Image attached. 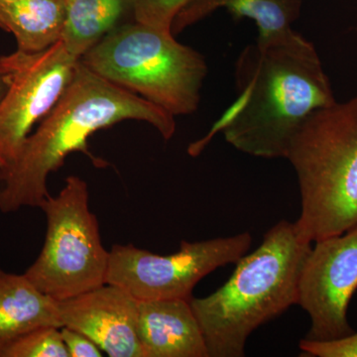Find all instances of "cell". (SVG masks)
Returning a JSON list of instances; mask_svg holds the SVG:
<instances>
[{"mask_svg": "<svg viewBox=\"0 0 357 357\" xmlns=\"http://www.w3.org/2000/svg\"><path fill=\"white\" fill-rule=\"evenodd\" d=\"M252 243L248 232L203 241H181L177 252L155 255L133 244L109 250L107 284L119 286L138 301L185 299L206 275L236 264Z\"/></svg>", "mask_w": 357, "mask_h": 357, "instance_id": "obj_7", "label": "cell"}, {"mask_svg": "<svg viewBox=\"0 0 357 357\" xmlns=\"http://www.w3.org/2000/svg\"><path fill=\"white\" fill-rule=\"evenodd\" d=\"M14 68H15V53L8 56H0V102L10 86Z\"/></svg>", "mask_w": 357, "mask_h": 357, "instance_id": "obj_20", "label": "cell"}, {"mask_svg": "<svg viewBox=\"0 0 357 357\" xmlns=\"http://www.w3.org/2000/svg\"><path fill=\"white\" fill-rule=\"evenodd\" d=\"M0 357H69L61 328L44 326L0 349Z\"/></svg>", "mask_w": 357, "mask_h": 357, "instance_id": "obj_16", "label": "cell"}, {"mask_svg": "<svg viewBox=\"0 0 357 357\" xmlns=\"http://www.w3.org/2000/svg\"><path fill=\"white\" fill-rule=\"evenodd\" d=\"M66 17L61 41L81 59L112 30L132 16L133 0H65Z\"/></svg>", "mask_w": 357, "mask_h": 357, "instance_id": "obj_15", "label": "cell"}, {"mask_svg": "<svg viewBox=\"0 0 357 357\" xmlns=\"http://www.w3.org/2000/svg\"><path fill=\"white\" fill-rule=\"evenodd\" d=\"M81 62L175 117L198 109L208 75V65L199 52L178 43L171 31L135 20L112 30Z\"/></svg>", "mask_w": 357, "mask_h": 357, "instance_id": "obj_5", "label": "cell"}, {"mask_svg": "<svg viewBox=\"0 0 357 357\" xmlns=\"http://www.w3.org/2000/svg\"><path fill=\"white\" fill-rule=\"evenodd\" d=\"M61 335L69 352V357L103 356L102 349L84 333L63 326L61 328Z\"/></svg>", "mask_w": 357, "mask_h": 357, "instance_id": "obj_19", "label": "cell"}, {"mask_svg": "<svg viewBox=\"0 0 357 357\" xmlns=\"http://www.w3.org/2000/svg\"><path fill=\"white\" fill-rule=\"evenodd\" d=\"M234 77L236 100L206 136L190 144L191 156H199L222 133L243 153L286 159L305 121L337 102L316 47L293 28L245 47Z\"/></svg>", "mask_w": 357, "mask_h": 357, "instance_id": "obj_1", "label": "cell"}, {"mask_svg": "<svg viewBox=\"0 0 357 357\" xmlns=\"http://www.w3.org/2000/svg\"><path fill=\"white\" fill-rule=\"evenodd\" d=\"M190 300L138 302L137 333L143 357H208Z\"/></svg>", "mask_w": 357, "mask_h": 357, "instance_id": "obj_11", "label": "cell"}, {"mask_svg": "<svg viewBox=\"0 0 357 357\" xmlns=\"http://www.w3.org/2000/svg\"><path fill=\"white\" fill-rule=\"evenodd\" d=\"M297 174L301 215L295 222L312 243L357 225V96L314 112L289 147Z\"/></svg>", "mask_w": 357, "mask_h": 357, "instance_id": "obj_4", "label": "cell"}, {"mask_svg": "<svg viewBox=\"0 0 357 357\" xmlns=\"http://www.w3.org/2000/svg\"><path fill=\"white\" fill-rule=\"evenodd\" d=\"M301 351L317 357H357V332L337 340L316 342L303 338Z\"/></svg>", "mask_w": 357, "mask_h": 357, "instance_id": "obj_18", "label": "cell"}, {"mask_svg": "<svg viewBox=\"0 0 357 357\" xmlns=\"http://www.w3.org/2000/svg\"><path fill=\"white\" fill-rule=\"evenodd\" d=\"M14 53L13 79L0 102V168L13 163L35 126L56 107L81 60L62 41L36 54Z\"/></svg>", "mask_w": 357, "mask_h": 357, "instance_id": "obj_8", "label": "cell"}, {"mask_svg": "<svg viewBox=\"0 0 357 357\" xmlns=\"http://www.w3.org/2000/svg\"><path fill=\"white\" fill-rule=\"evenodd\" d=\"M304 0H189L172 23L174 36L196 24L211 14L227 9L236 18L255 21L258 38L287 31L299 20Z\"/></svg>", "mask_w": 357, "mask_h": 357, "instance_id": "obj_13", "label": "cell"}, {"mask_svg": "<svg viewBox=\"0 0 357 357\" xmlns=\"http://www.w3.org/2000/svg\"><path fill=\"white\" fill-rule=\"evenodd\" d=\"M303 267L299 305L311 319L307 340H337L354 333L347 309L357 290V225L314 243Z\"/></svg>", "mask_w": 357, "mask_h": 357, "instance_id": "obj_9", "label": "cell"}, {"mask_svg": "<svg viewBox=\"0 0 357 357\" xmlns=\"http://www.w3.org/2000/svg\"><path fill=\"white\" fill-rule=\"evenodd\" d=\"M65 17V0H0V29L13 33L21 53H39L61 41Z\"/></svg>", "mask_w": 357, "mask_h": 357, "instance_id": "obj_14", "label": "cell"}, {"mask_svg": "<svg viewBox=\"0 0 357 357\" xmlns=\"http://www.w3.org/2000/svg\"><path fill=\"white\" fill-rule=\"evenodd\" d=\"M124 121L149 123L165 140L176 132L175 116L140 96L110 83L79 60L76 75L50 114L28 136L17 157L0 168V211L40 208L49 196L47 181L75 152L93 165H109L89 150V138Z\"/></svg>", "mask_w": 357, "mask_h": 357, "instance_id": "obj_2", "label": "cell"}, {"mask_svg": "<svg viewBox=\"0 0 357 357\" xmlns=\"http://www.w3.org/2000/svg\"><path fill=\"white\" fill-rule=\"evenodd\" d=\"M44 326L61 328L57 301L25 274L0 269V349Z\"/></svg>", "mask_w": 357, "mask_h": 357, "instance_id": "obj_12", "label": "cell"}, {"mask_svg": "<svg viewBox=\"0 0 357 357\" xmlns=\"http://www.w3.org/2000/svg\"><path fill=\"white\" fill-rule=\"evenodd\" d=\"M40 208L46 215V236L38 257L26 270L27 278L56 301L107 284L109 251L89 208L86 181L69 176L57 196L49 195Z\"/></svg>", "mask_w": 357, "mask_h": 357, "instance_id": "obj_6", "label": "cell"}, {"mask_svg": "<svg viewBox=\"0 0 357 357\" xmlns=\"http://www.w3.org/2000/svg\"><path fill=\"white\" fill-rule=\"evenodd\" d=\"M57 302L61 328L84 333L110 357H143L137 333L139 301L128 291L105 284Z\"/></svg>", "mask_w": 357, "mask_h": 357, "instance_id": "obj_10", "label": "cell"}, {"mask_svg": "<svg viewBox=\"0 0 357 357\" xmlns=\"http://www.w3.org/2000/svg\"><path fill=\"white\" fill-rule=\"evenodd\" d=\"M189 0H133V20L171 31L174 18Z\"/></svg>", "mask_w": 357, "mask_h": 357, "instance_id": "obj_17", "label": "cell"}, {"mask_svg": "<svg viewBox=\"0 0 357 357\" xmlns=\"http://www.w3.org/2000/svg\"><path fill=\"white\" fill-rule=\"evenodd\" d=\"M312 248L295 222L281 220L262 243L236 263L229 281L204 298H191L208 357H243L251 333L297 305L304 263Z\"/></svg>", "mask_w": 357, "mask_h": 357, "instance_id": "obj_3", "label": "cell"}]
</instances>
